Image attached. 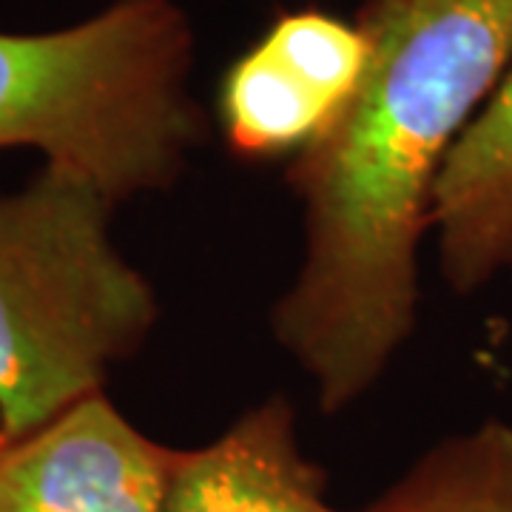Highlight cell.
<instances>
[{
	"instance_id": "6da1fadb",
	"label": "cell",
	"mask_w": 512,
	"mask_h": 512,
	"mask_svg": "<svg viewBox=\"0 0 512 512\" xmlns=\"http://www.w3.org/2000/svg\"><path fill=\"white\" fill-rule=\"evenodd\" d=\"M356 23L362 83L288 168L305 251L271 311L325 416L367 396L416 328L441 171L512 63V0H367Z\"/></svg>"
},
{
	"instance_id": "7a4b0ae2",
	"label": "cell",
	"mask_w": 512,
	"mask_h": 512,
	"mask_svg": "<svg viewBox=\"0 0 512 512\" xmlns=\"http://www.w3.org/2000/svg\"><path fill=\"white\" fill-rule=\"evenodd\" d=\"M177 0H114L66 29L0 32V148H35L106 197L168 191L208 140Z\"/></svg>"
},
{
	"instance_id": "3957f363",
	"label": "cell",
	"mask_w": 512,
	"mask_h": 512,
	"mask_svg": "<svg viewBox=\"0 0 512 512\" xmlns=\"http://www.w3.org/2000/svg\"><path fill=\"white\" fill-rule=\"evenodd\" d=\"M117 202L43 165L0 194V439L103 393L160 322V299L111 239Z\"/></svg>"
},
{
	"instance_id": "277c9868",
	"label": "cell",
	"mask_w": 512,
	"mask_h": 512,
	"mask_svg": "<svg viewBox=\"0 0 512 512\" xmlns=\"http://www.w3.org/2000/svg\"><path fill=\"white\" fill-rule=\"evenodd\" d=\"M365 66L367 37L356 20L282 12L222 77L225 143L248 163L296 157L348 106Z\"/></svg>"
},
{
	"instance_id": "5b68a950",
	"label": "cell",
	"mask_w": 512,
	"mask_h": 512,
	"mask_svg": "<svg viewBox=\"0 0 512 512\" xmlns=\"http://www.w3.org/2000/svg\"><path fill=\"white\" fill-rule=\"evenodd\" d=\"M177 461L94 393L0 444V512H165Z\"/></svg>"
},
{
	"instance_id": "8992f818",
	"label": "cell",
	"mask_w": 512,
	"mask_h": 512,
	"mask_svg": "<svg viewBox=\"0 0 512 512\" xmlns=\"http://www.w3.org/2000/svg\"><path fill=\"white\" fill-rule=\"evenodd\" d=\"M165 512H339L299 444L296 410L268 396L225 433L180 450Z\"/></svg>"
},
{
	"instance_id": "52a82bcc",
	"label": "cell",
	"mask_w": 512,
	"mask_h": 512,
	"mask_svg": "<svg viewBox=\"0 0 512 512\" xmlns=\"http://www.w3.org/2000/svg\"><path fill=\"white\" fill-rule=\"evenodd\" d=\"M430 231L447 288L470 296L512 259V63L441 171Z\"/></svg>"
},
{
	"instance_id": "ba28073f",
	"label": "cell",
	"mask_w": 512,
	"mask_h": 512,
	"mask_svg": "<svg viewBox=\"0 0 512 512\" xmlns=\"http://www.w3.org/2000/svg\"><path fill=\"white\" fill-rule=\"evenodd\" d=\"M362 512H512V424L481 421L436 441Z\"/></svg>"
},
{
	"instance_id": "9c48e42d",
	"label": "cell",
	"mask_w": 512,
	"mask_h": 512,
	"mask_svg": "<svg viewBox=\"0 0 512 512\" xmlns=\"http://www.w3.org/2000/svg\"><path fill=\"white\" fill-rule=\"evenodd\" d=\"M507 274H510V276H512V259H510V268H507Z\"/></svg>"
},
{
	"instance_id": "30bf717a",
	"label": "cell",
	"mask_w": 512,
	"mask_h": 512,
	"mask_svg": "<svg viewBox=\"0 0 512 512\" xmlns=\"http://www.w3.org/2000/svg\"><path fill=\"white\" fill-rule=\"evenodd\" d=\"M0 444H3V439H0Z\"/></svg>"
}]
</instances>
